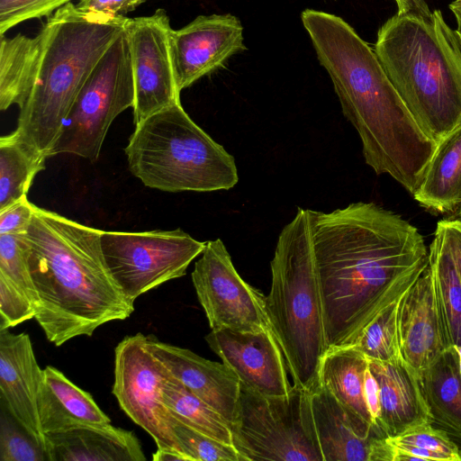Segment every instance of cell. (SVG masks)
Returning <instances> with one entry per match:
<instances>
[{
  "label": "cell",
  "mask_w": 461,
  "mask_h": 461,
  "mask_svg": "<svg viewBox=\"0 0 461 461\" xmlns=\"http://www.w3.org/2000/svg\"><path fill=\"white\" fill-rule=\"evenodd\" d=\"M456 33H457L458 39H459V41H460V42H461V34H460V33H458L457 32H456Z\"/></svg>",
  "instance_id": "ee69618b"
},
{
  "label": "cell",
  "mask_w": 461,
  "mask_h": 461,
  "mask_svg": "<svg viewBox=\"0 0 461 461\" xmlns=\"http://www.w3.org/2000/svg\"><path fill=\"white\" fill-rule=\"evenodd\" d=\"M50 461H145L133 431L111 423L82 425L47 434Z\"/></svg>",
  "instance_id": "44dd1931"
},
{
  "label": "cell",
  "mask_w": 461,
  "mask_h": 461,
  "mask_svg": "<svg viewBox=\"0 0 461 461\" xmlns=\"http://www.w3.org/2000/svg\"><path fill=\"white\" fill-rule=\"evenodd\" d=\"M419 374L432 425L461 441V348L448 347Z\"/></svg>",
  "instance_id": "cb8c5ba5"
},
{
  "label": "cell",
  "mask_w": 461,
  "mask_h": 461,
  "mask_svg": "<svg viewBox=\"0 0 461 461\" xmlns=\"http://www.w3.org/2000/svg\"><path fill=\"white\" fill-rule=\"evenodd\" d=\"M429 266L449 343L461 348V280L450 249L437 230L429 249Z\"/></svg>",
  "instance_id": "83f0119b"
},
{
  "label": "cell",
  "mask_w": 461,
  "mask_h": 461,
  "mask_svg": "<svg viewBox=\"0 0 461 461\" xmlns=\"http://www.w3.org/2000/svg\"><path fill=\"white\" fill-rule=\"evenodd\" d=\"M191 276L212 330H272L266 311V296L239 275L221 239L206 242Z\"/></svg>",
  "instance_id": "7c38bea8"
},
{
  "label": "cell",
  "mask_w": 461,
  "mask_h": 461,
  "mask_svg": "<svg viewBox=\"0 0 461 461\" xmlns=\"http://www.w3.org/2000/svg\"><path fill=\"white\" fill-rule=\"evenodd\" d=\"M454 216L452 218L456 219L461 222V205L458 207V209L453 213Z\"/></svg>",
  "instance_id": "b9f144b4"
},
{
  "label": "cell",
  "mask_w": 461,
  "mask_h": 461,
  "mask_svg": "<svg viewBox=\"0 0 461 461\" xmlns=\"http://www.w3.org/2000/svg\"><path fill=\"white\" fill-rule=\"evenodd\" d=\"M375 52L423 132L438 143L461 123V42L440 10L408 0L379 29Z\"/></svg>",
  "instance_id": "277c9868"
},
{
  "label": "cell",
  "mask_w": 461,
  "mask_h": 461,
  "mask_svg": "<svg viewBox=\"0 0 461 461\" xmlns=\"http://www.w3.org/2000/svg\"><path fill=\"white\" fill-rule=\"evenodd\" d=\"M204 339L251 390L266 396H281L292 389L285 358L272 330L242 332L221 329L212 330Z\"/></svg>",
  "instance_id": "9a60e30c"
},
{
  "label": "cell",
  "mask_w": 461,
  "mask_h": 461,
  "mask_svg": "<svg viewBox=\"0 0 461 461\" xmlns=\"http://www.w3.org/2000/svg\"><path fill=\"white\" fill-rule=\"evenodd\" d=\"M101 246L111 275L134 303L149 290L185 276L190 263L204 250L206 242L181 229L103 230Z\"/></svg>",
  "instance_id": "30bf717a"
},
{
  "label": "cell",
  "mask_w": 461,
  "mask_h": 461,
  "mask_svg": "<svg viewBox=\"0 0 461 461\" xmlns=\"http://www.w3.org/2000/svg\"><path fill=\"white\" fill-rule=\"evenodd\" d=\"M368 365V358L353 347L330 348L321 358L318 384L374 429L365 395Z\"/></svg>",
  "instance_id": "d4e9b609"
},
{
  "label": "cell",
  "mask_w": 461,
  "mask_h": 461,
  "mask_svg": "<svg viewBox=\"0 0 461 461\" xmlns=\"http://www.w3.org/2000/svg\"><path fill=\"white\" fill-rule=\"evenodd\" d=\"M400 299L379 312L365 327L355 343L348 347L360 351L368 359L390 362L402 357L397 321Z\"/></svg>",
  "instance_id": "4dcf8cb0"
},
{
  "label": "cell",
  "mask_w": 461,
  "mask_h": 461,
  "mask_svg": "<svg viewBox=\"0 0 461 461\" xmlns=\"http://www.w3.org/2000/svg\"><path fill=\"white\" fill-rule=\"evenodd\" d=\"M171 375L140 332L124 337L114 348L112 393L120 408L153 438L158 449L185 456L174 431L177 420L163 400V384Z\"/></svg>",
  "instance_id": "8fae6325"
},
{
  "label": "cell",
  "mask_w": 461,
  "mask_h": 461,
  "mask_svg": "<svg viewBox=\"0 0 461 461\" xmlns=\"http://www.w3.org/2000/svg\"><path fill=\"white\" fill-rule=\"evenodd\" d=\"M406 1H408V0H395V2L397 3V5H400L403 3H405Z\"/></svg>",
  "instance_id": "7bdbcfd3"
},
{
  "label": "cell",
  "mask_w": 461,
  "mask_h": 461,
  "mask_svg": "<svg viewBox=\"0 0 461 461\" xmlns=\"http://www.w3.org/2000/svg\"><path fill=\"white\" fill-rule=\"evenodd\" d=\"M128 19L84 12L71 2L48 17L36 34L32 85L16 131L47 158L82 86Z\"/></svg>",
  "instance_id": "5b68a950"
},
{
  "label": "cell",
  "mask_w": 461,
  "mask_h": 461,
  "mask_svg": "<svg viewBox=\"0 0 461 461\" xmlns=\"http://www.w3.org/2000/svg\"><path fill=\"white\" fill-rule=\"evenodd\" d=\"M150 351L195 396L233 422L240 391L237 375L223 362L205 359L190 349L162 342L147 335Z\"/></svg>",
  "instance_id": "ac0fdd59"
},
{
  "label": "cell",
  "mask_w": 461,
  "mask_h": 461,
  "mask_svg": "<svg viewBox=\"0 0 461 461\" xmlns=\"http://www.w3.org/2000/svg\"><path fill=\"white\" fill-rule=\"evenodd\" d=\"M174 431L188 461H242L233 446L214 439L178 420Z\"/></svg>",
  "instance_id": "836d02e7"
},
{
  "label": "cell",
  "mask_w": 461,
  "mask_h": 461,
  "mask_svg": "<svg viewBox=\"0 0 461 461\" xmlns=\"http://www.w3.org/2000/svg\"><path fill=\"white\" fill-rule=\"evenodd\" d=\"M163 400L181 423L225 444L232 445L226 420L171 375L163 384Z\"/></svg>",
  "instance_id": "f1b7e54d"
},
{
  "label": "cell",
  "mask_w": 461,
  "mask_h": 461,
  "mask_svg": "<svg viewBox=\"0 0 461 461\" xmlns=\"http://www.w3.org/2000/svg\"><path fill=\"white\" fill-rule=\"evenodd\" d=\"M451 12L454 14L456 23V32L461 34V0H455L449 5Z\"/></svg>",
  "instance_id": "60d3db41"
},
{
  "label": "cell",
  "mask_w": 461,
  "mask_h": 461,
  "mask_svg": "<svg viewBox=\"0 0 461 461\" xmlns=\"http://www.w3.org/2000/svg\"><path fill=\"white\" fill-rule=\"evenodd\" d=\"M135 100L129 41L124 30L96 63L64 122L52 156L68 153L95 162L113 120Z\"/></svg>",
  "instance_id": "9c48e42d"
},
{
  "label": "cell",
  "mask_w": 461,
  "mask_h": 461,
  "mask_svg": "<svg viewBox=\"0 0 461 461\" xmlns=\"http://www.w3.org/2000/svg\"><path fill=\"white\" fill-rule=\"evenodd\" d=\"M412 196L434 213H454L461 205V123L437 143Z\"/></svg>",
  "instance_id": "603a6c76"
},
{
  "label": "cell",
  "mask_w": 461,
  "mask_h": 461,
  "mask_svg": "<svg viewBox=\"0 0 461 461\" xmlns=\"http://www.w3.org/2000/svg\"><path fill=\"white\" fill-rule=\"evenodd\" d=\"M43 374L39 412L46 435L77 426L111 423L92 395L59 369L47 366Z\"/></svg>",
  "instance_id": "7402d4cb"
},
{
  "label": "cell",
  "mask_w": 461,
  "mask_h": 461,
  "mask_svg": "<svg viewBox=\"0 0 461 461\" xmlns=\"http://www.w3.org/2000/svg\"><path fill=\"white\" fill-rule=\"evenodd\" d=\"M0 276L16 286L37 309L38 296L19 234H0Z\"/></svg>",
  "instance_id": "1f68e13d"
},
{
  "label": "cell",
  "mask_w": 461,
  "mask_h": 461,
  "mask_svg": "<svg viewBox=\"0 0 461 461\" xmlns=\"http://www.w3.org/2000/svg\"><path fill=\"white\" fill-rule=\"evenodd\" d=\"M436 230L446 240L461 280V222L452 217L444 219L437 223Z\"/></svg>",
  "instance_id": "f35d334b"
},
{
  "label": "cell",
  "mask_w": 461,
  "mask_h": 461,
  "mask_svg": "<svg viewBox=\"0 0 461 461\" xmlns=\"http://www.w3.org/2000/svg\"><path fill=\"white\" fill-rule=\"evenodd\" d=\"M397 321L401 354L418 372L451 346L429 265L400 299Z\"/></svg>",
  "instance_id": "e0dca14e"
},
{
  "label": "cell",
  "mask_w": 461,
  "mask_h": 461,
  "mask_svg": "<svg viewBox=\"0 0 461 461\" xmlns=\"http://www.w3.org/2000/svg\"><path fill=\"white\" fill-rule=\"evenodd\" d=\"M0 461H49L44 450L2 405Z\"/></svg>",
  "instance_id": "d6a6232c"
},
{
  "label": "cell",
  "mask_w": 461,
  "mask_h": 461,
  "mask_svg": "<svg viewBox=\"0 0 461 461\" xmlns=\"http://www.w3.org/2000/svg\"><path fill=\"white\" fill-rule=\"evenodd\" d=\"M152 460L154 461H187L186 457L176 451L157 449L152 455Z\"/></svg>",
  "instance_id": "ab89813d"
},
{
  "label": "cell",
  "mask_w": 461,
  "mask_h": 461,
  "mask_svg": "<svg viewBox=\"0 0 461 461\" xmlns=\"http://www.w3.org/2000/svg\"><path fill=\"white\" fill-rule=\"evenodd\" d=\"M327 350L352 346L429 265L419 230L374 203L310 210Z\"/></svg>",
  "instance_id": "6da1fadb"
},
{
  "label": "cell",
  "mask_w": 461,
  "mask_h": 461,
  "mask_svg": "<svg viewBox=\"0 0 461 461\" xmlns=\"http://www.w3.org/2000/svg\"><path fill=\"white\" fill-rule=\"evenodd\" d=\"M230 431L242 461H322L310 391L295 384L285 395L266 396L240 383Z\"/></svg>",
  "instance_id": "ba28073f"
},
{
  "label": "cell",
  "mask_w": 461,
  "mask_h": 461,
  "mask_svg": "<svg viewBox=\"0 0 461 461\" xmlns=\"http://www.w3.org/2000/svg\"><path fill=\"white\" fill-rule=\"evenodd\" d=\"M34 205L27 196L0 211V234H20L28 229Z\"/></svg>",
  "instance_id": "8d00e7d4"
},
{
  "label": "cell",
  "mask_w": 461,
  "mask_h": 461,
  "mask_svg": "<svg viewBox=\"0 0 461 461\" xmlns=\"http://www.w3.org/2000/svg\"><path fill=\"white\" fill-rule=\"evenodd\" d=\"M145 2L146 0H78L76 6L84 12L125 16Z\"/></svg>",
  "instance_id": "74e56055"
},
{
  "label": "cell",
  "mask_w": 461,
  "mask_h": 461,
  "mask_svg": "<svg viewBox=\"0 0 461 461\" xmlns=\"http://www.w3.org/2000/svg\"><path fill=\"white\" fill-rule=\"evenodd\" d=\"M386 438L393 450V461H461V448L430 423Z\"/></svg>",
  "instance_id": "f546056e"
},
{
  "label": "cell",
  "mask_w": 461,
  "mask_h": 461,
  "mask_svg": "<svg viewBox=\"0 0 461 461\" xmlns=\"http://www.w3.org/2000/svg\"><path fill=\"white\" fill-rule=\"evenodd\" d=\"M43 376L30 336L0 330L1 405L44 450L50 461V444L39 412Z\"/></svg>",
  "instance_id": "2e32d148"
},
{
  "label": "cell",
  "mask_w": 461,
  "mask_h": 461,
  "mask_svg": "<svg viewBox=\"0 0 461 461\" xmlns=\"http://www.w3.org/2000/svg\"><path fill=\"white\" fill-rule=\"evenodd\" d=\"M378 387L379 428L395 437L424 424H432L419 372L402 357L390 362L368 359Z\"/></svg>",
  "instance_id": "d6986e66"
},
{
  "label": "cell",
  "mask_w": 461,
  "mask_h": 461,
  "mask_svg": "<svg viewBox=\"0 0 461 461\" xmlns=\"http://www.w3.org/2000/svg\"><path fill=\"white\" fill-rule=\"evenodd\" d=\"M270 266L272 283L265 298L268 320L294 384L312 391L327 345L310 209L298 208L283 228Z\"/></svg>",
  "instance_id": "8992f818"
},
{
  "label": "cell",
  "mask_w": 461,
  "mask_h": 461,
  "mask_svg": "<svg viewBox=\"0 0 461 461\" xmlns=\"http://www.w3.org/2000/svg\"><path fill=\"white\" fill-rule=\"evenodd\" d=\"M310 406L322 461L370 460L373 441L381 437L371 424L320 384L310 391Z\"/></svg>",
  "instance_id": "ffe728a7"
},
{
  "label": "cell",
  "mask_w": 461,
  "mask_h": 461,
  "mask_svg": "<svg viewBox=\"0 0 461 461\" xmlns=\"http://www.w3.org/2000/svg\"><path fill=\"white\" fill-rule=\"evenodd\" d=\"M171 49L180 92L224 66L247 49L240 20L230 14L199 15L171 32Z\"/></svg>",
  "instance_id": "5bb4252c"
},
{
  "label": "cell",
  "mask_w": 461,
  "mask_h": 461,
  "mask_svg": "<svg viewBox=\"0 0 461 461\" xmlns=\"http://www.w3.org/2000/svg\"><path fill=\"white\" fill-rule=\"evenodd\" d=\"M46 159L16 130L0 138V211L27 196Z\"/></svg>",
  "instance_id": "484cf974"
},
{
  "label": "cell",
  "mask_w": 461,
  "mask_h": 461,
  "mask_svg": "<svg viewBox=\"0 0 461 461\" xmlns=\"http://www.w3.org/2000/svg\"><path fill=\"white\" fill-rule=\"evenodd\" d=\"M102 232L34 205L19 234L38 296L34 319L57 347L134 311L105 264Z\"/></svg>",
  "instance_id": "3957f363"
},
{
  "label": "cell",
  "mask_w": 461,
  "mask_h": 461,
  "mask_svg": "<svg viewBox=\"0 0 461 461\" xmlns=\"http://www.w3.org/2000/svg\"><path fill=\"white\" fill-rule=\"evenodd\" d=\"M301 20L328 72L366 163L413 194L437 147L419 127L375 50L342 18L305 9Z\"/></svg>",
  "instance_id": "7a4b0ae2"
},
{
  "label": "cell",
  "mask_w": 461,
  "mask_h": 461,
  "mask_svg": "<svg viewBox=\"0 0 461 461\" xmlns=\"http://www.w3.org/2000/svg\"><path fill=\"white\" fill-rule=\"evenodd\" d=\"M124 152L131 173L161 191L229 190L239 180L233 157L189 117L181 103L136 124Z\"/></svg>",
  "instance_id": "52a82bcc"
},
{
  "label": "cell",
  "mask_w": 461,
  "mask_h": 461,
  "mask_svg": "<svg viewBox=\"0 0 461 461\" xmlns=\"http://www.w3.org/2000/svg\"><path fill=\"white\" fill-rule=\"evenodd\" d=\"M38 38L18 33L0 35V110L25 103L32 85Z\"/></svg>",
  "instance_id": "4316f807"
},
{
  "label": "cell",
  "mask_w": 461,
  "mask_h": 461,
  "mask_svg": "<svg viewBox=\"0 0 461 461\" xmlns=\"http://www.w3.org/2000/svg\"><path fill=\"white\" fill-rule=\"evenodd\" d=\"M73 0H0V35L32 19L50 17Z\"/></svg>",
  "instance_id": "e575fe53"
},
{
  "label": "cell",
  "mask_w": 461,
  "mask_h": 461,
  "mask_svg": "<svg viewBox=\"0 0 461 461\" xmlns=\"http://www.w3.org/2000/svg\"><path fill=\"white\" fill-rule=\"evenodd\" d=\"M36 308L12 283L0 276V330L35 318Z\"/></svg>",
  "instance_id": "d590c367"
},
{
  "label": "cell",
  "mask_w": 461,
  "mask_h": 461,
  "mask_svg": "<svg viewBox=\"0 0 461 461\" xmlns=\"http://www.w3.org/2000/svg\"><path fill=\"white\" fill-rule=\"evenodd\" d=\"M132 63L133 122L180 101L171 49L169 17L164 9L129 18L125 26Z\"/></svg>",
  "instance_id": "4fadbf2b"
}]
</instances>
